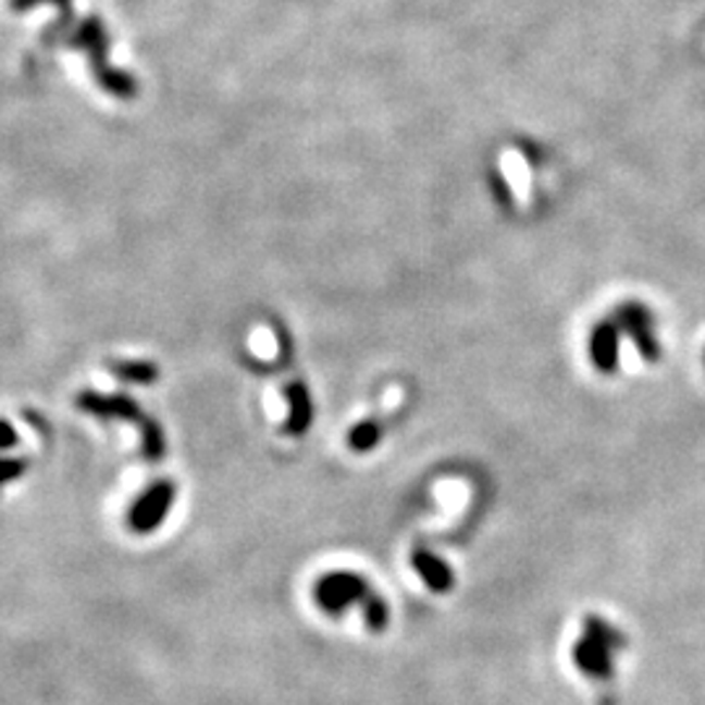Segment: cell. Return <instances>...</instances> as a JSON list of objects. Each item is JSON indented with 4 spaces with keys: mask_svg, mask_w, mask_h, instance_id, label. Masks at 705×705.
Masks as SVG:
<instances>
[{
    "mask_svg": "<svg viewBox=\"0 0 705 705\" xmlns=\"http://www.w3.org/2000/svg\"><path fill=\"white\" fill-rule=\"evenodd\" d=\"M313 604L330 617H343L352 606L361 609L366 630L387 632L392 609L389 601L379 596L369 578L350 570H332L322 574L313 585Z\"/></svg>",
    "mask_w": 705,
    "mask_h": 705,
    "instance_id": "1",
    "label": "cell"
},
{
    "mask_svg": "<svg viewBox=\"0 0 705 705\" xmlns=\"http://www.w3.org/2000/svg\"><path fill=\"white\" fill-rule=\"evenodd\" d=\"M376 440H379L376 426H371V423H366V426H358L356 431H352L350 444L356 449H371L376 444Z\"/></svg>",
    "mask_w": 705,
    "mask_h": 705,
    "instance_id": "5",
    "label": "cell"
},
{
    "mask_svg": "<svg viewBox=\"0 0 705 705\" xmlns=\"http://www.w3.org/2000/svg\"><path fill=\"white\" fill-rule=\"evenodd\" d=\"M170 496H173V492H170L168 486H160L157 492H152L141 502L139 509H136V520H134L139 531H149V528L160 525L162 515H165L170 507Z\"/></svg>",
    "mask_w": 705,
    "mask_h": 705,
    "instance_id": "4",
    "label": "cell"
},
{
    "mask_svg": "<svg viewBox=\"0 0 705 705\" xmlns=\"http://www.w3.org/2000/svg\"><path fill=\"white\" fill-rule=\"evenodd\" d=\"M410 565L418 572V578L423 580V585L434 593H449L455 588V570L444 561L440 554H434L426 546H416L410 554Z\"/></svg>",
    "mask_w": 705,
    "mask_h": 705,
    "instance_id": "3",
    "label": "cell"
},
{
    "mask_svg": "<svg viewBox=\"0 0 705 705\" xmlns=\"http://www.w3.org/2000/svg\"><path fill=\"white\" fill-rule=\"evenodd\" d=\"M627 648V638L619 627L598 614H588L583 619V632L572 645V664L588 679L609 682L617 669V656Z\"/></svg>",
    "mask_w": 705,
    "mask_h": 705,
    "instance_id": "2",
    "label": "cell"
}]
</instances>
